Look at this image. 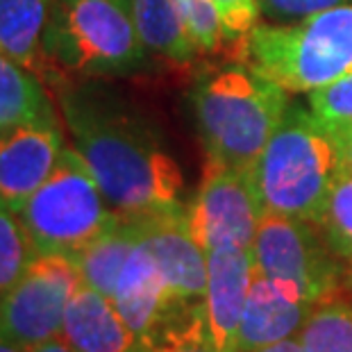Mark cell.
I'll use <instances>...</instances> for the list:
<instances>
[{"label":"cell","instance_id":"6da1fadb","mask_svg":"<svg viewBox=\"0 0 352 352\" xmlns=\"http://www.w3.org/2000/svg\"><path fill=\"white\" fill-rule=\"evenodd\" d=\"M59 107L76 153L123 219L182 209L184 177L144 118L91 87L64 82Z\"/></svg>","mask_w":352,"mask_h":352},{"label":"cell","instance_id":"7a4b0ae2","mask_svg":"<svg viewBox=\"0 0 352 352\" xmlns=\"http://www.w3.org/2000/svg\"><path fill=\"white\" fill-rule=\"evenodd\" d=\"M287 94L243 62L200 73L191 109L207 164L252 170L289 107Z\"/></svg>","mask_w":352,"mask_h":352},{"label":"cell","instance_id":"3957f363","mask_svg":"<svg viewBox=\"0 0 352 352\" xmlns=\"http://www.w3.org/2000/svg\"><path fill=\"white\" fill-rule=\"evenodd\" d=\"M250 173L264 214L318 226L329 193L346 170L332 127L311 109L289 102Z\"/></svg>","mask_w":352,"mask_h":352},{"label":"cell","instance_id":"277c9868","mask_svg":"<svg viewBox=\"0 0 352 352\" xmlns=\"http://www.w3.org/2000/svg\"><path fill=\"white\" fill-rule=\"evenodd\" d=\"M236 50L289 94L318 91L352 73V0L298 23H257Z\"/></svg>","mask_w":352,"mask_h":352},{"label":"cell","instance_id":"5b68a950","mask_svg":"<svg viewBox=\"0 0 352 352\" xmlns=\"http://www.w3.org/2000/svg\"><path fill=\"white\" fill-rule=\"evenodd\" d=\"M127 0H55L43 34L46 78H123L148 64Z\"/></svg>","mask_w":352,"mask_h":352},{"label":"cell","instance_id":"8992f818","mask_svg":"<svg viewBox=\"0 0 352 352\" xmlns=\"http://www.w3.org/2000/svg\"><path fill=\"white\" fill-rule=\"evenodd\" d=\"M19 219L36 254L73 257L114 226L118 214L76 148L66 146L57 168L19 209Z\"/></svg>","mask_w":352,"mask_h":352},{"label":"cell","instance_id":"52a82bcc","mask_svg":"<svg viewBox=\"0 0 352 352\" xmlns=\"http://www.w3.org/2000/svg\"><path fill=\"white\" fill-rule=\"evenodd\" d=\"M254 271L318 305L339 294L348 271L309 221L264 214L252 241Z\"/></svg>","mask_w":352,"mask_h":352},{"label":"cell","instance_id":"ba28073f","mask_svg":"<svg viewBox=\"0 0 352 352\" xmlns=\"http://www.w3.org/2000/svg\"><path fill=\"white\" fill-rule=\"evenodd\" d=\"M82 284L64 254H36L28 271L0 296V339L32 350L62 334L64 314Z\"/></svg>","mask_w":352,"mask_h":352},{"label":"cell","instance_id":"9c48e42d","mask_svg":"<svg viewBox=\"0 0 352 352\" xmlns=\"http://www.w3.org/2000/svg\"><path fill=\"white\" fill-rule=\"evenodd\" d=\"M264 216L250 170L207 164L196 196L186 205V226L205 252L252 248Z\"/></svg>","mask_w":352,"mask_h":352},{"label":"cell","instance_id":"30bf717a","mask_svg":"<svg viewBox=\"0 0 352 352\" xmlns=\"http://www.w3.org/2000/svg\"><path fill=\"white\" fill-rule=\"evenodd\" d=\"M66 151L59 125L28 123L0 132V205L19 214Z\"/></svg>","mask_w":352,"mask_h":352},{"label":"cell","instance_id":"8fae6325","mask_svg":"<svg viewBox=\"0 0 352 352\" xmlns=\"http://www.w3.org/2000/svg\"><path fill=\"white\" fill-rule=\"evenodd\" d=\"M132 221H137L139 239L155 257L170 294L184 302H202L207 287V252L186 226V205L175 212Z\"/></svg>","mask_w":352,"mask_h":352},{"label":"cell","instance_id":"7c38bea8","mask_svg":"<svg viewBox=\"0 0 352 352\" xmlns=\"http://www.w3.org/2000/svg\"><path fill=\"white\" fill-rule=\"evenodd\" d=\"M252 277V248H216L207 252L202 320L209 343L219 352H236L239 323L248 302Z\"/></svg>","mask_w":352,"mask_h":352},{"label":"cell","instance_id":"4fadbf2b","mask_svg":"<svg viewBox=\"0 0 352 352\" xmlns=\"http://www.w3.org/2000/svg\"><path fill=\"white\" fill-rule=\"evenodd\" d=\"M111 300L139 341L153 336L179 307L186 305L168 291L160 266L141 239L118 275Z\"/></svg>","mask_w":352,"mask_h":352},{"label":"cell","instance_id":"5bb4252c","mask_svg":"<svg viewBox=\"0 0 352 352\" xmlns=\"http://www.w3.org/2000/svg\"><path fill=\"white\" fill-rule=\"evenodd\" d=\"M311 309V302L254 271L248 302L239 323L236 352H259L273 343L294 339Z\"/></svg>","mask_w":352,"mask_h":352},{"label":"cell","instance_id":"9a60e30c","mask_svg":"<svg viewBox=\"0 0 352 352\" xmlns=\"http://www.w3.org/2000/svg\"><path fill=\"white\" fill-rule=\"evenodd\" d=\"M62 339L76 352H139V339L111 298L80 284L64 314Z\"/></svg>","mask_w":352,"mask_h":352},{"label":"cell","instance_id":"2e32d148","mask_svg":"<svg viewBox=\"0 0 352 352\" xmlns=\"http://www.w3.org/2000/svg\"><path fill=\"white\" fill-rule=\"evenodd\" d=\"M55 0H0V55L46 80L43 34Z\"/></svg>","mask_w":352,"mask_h":352},{"label":"cell","instance_id":"e0dca14e","mask_svg":"<svg viewBox=\"0 0 352 352\" xmlns=\"http://www.w3.org/2000/svg\"><path fill=\"white\" fill-rule=\"evenodd\" d=\"M132 16L148 52L168 64H191L200 48L184 25L177 0H130Z\"/></svg>","mask_w":352,"mask_h":352},{"label":"cell","instance_id":"ac0fdd59","mask_svg":"<svg viewBox=\"0 0 352 352\" xmlns=\"http://www.w3.org/2000/svg\"><path fill=\"white\" fill-rule=\"evenodd\" d=\"M28 123L59 125L55 104L34 71L0 55V132Z\"/></svg>","mask_w":352,"mask_h":352},{"label":"cell","instance_id":"d6986e66","mask_svg":"<svg viewBox=\"0 0 352 352\" xmlns=\"http://www.w3.org/2000/svg\"><path fill=\"white\" fill-rule=\"evenodd\" d=\"M137 243H139L137 221L118 216L114 226H109L98 239H94L89 245L78 250L71 259L87 287L100 291L107 298H114L118 275H121L125 261Z\"/></svg>","mask_w":352,"mask_h":352},{"label":"cell","instance_id":"ffe728a7","mask_svg":"<svg viewBox=\"0 0 352 352\" xmlns=\"http://www.w3.org/2000/svg\"><path fill=\"white\" fill-rule=\"evenodd\" d=\"M298 341L307 352H352V302L334 296L314 305Z\"/></svg>","mask_w":352,"mask_h":352},{"label":"cell","instance_id":"44dd1931","mask_svg":"<svg viewBox=\"0 0 352 352\" xmlns=\"http://www.w3.org/2000/svg\"><path fill=\"white\" fill-rule=\"evenodd\" d=\"M318 230L332 252L343 264L352 268V175L343 173L336 179L332 193L327 198L323 219Z\"/></svg>","mask_w":352,"mask_h":352},{"label":"cell","instance_id":"7402d4cb","mask_svg":"<svg viewBox=\"0 0 352 352\" xmlns=\"http://www.w3.org/2000/svg\"><path fill=\"white\" fill-rule=\"evenodd\" d=\"M36 257L19 214L0 205V296L21 280Z\"/></svg>","mask_w":352,"mask_h":352},{"label":"cell","instance_id":"603a6c76","mask_svg":"<svg viewBox=\"0 0 352 352\" xmlns=\"http://www.w3.org/2000/svg\"><path fill=\"white\" fill-rule=\"evenodd\" d=\"M177 7L200 52H214L223 46L226 32L212 0H177Z\"/></svg>","mask_w":352,"mask_h":352},{"label":"cell","instance_id":"cb8c5ba5","mask_svg":"<svg viewBox=\"0 0 352 352\" xmlns=\"http://www.w3.org/2000/svg\"><path fill=\"white\" fill-rule=\"evenodd\" d=\"M309 109L329 125L352 123V73L318 91L307 94Z\"/></svg>","mask_w":352,"mask_h":352},{"label":"cell","instance_id":"d4e9b609","mask_svg":"<svg viewBox=\"0 0 352 352\" xmlns=\"http://www.w3.org/2000/svg\"><path fill=\"white\" fill-rule=\"evenodd\" d=\"M343 3L350 0H259V16L268 23H298Z\"/></svg>","mask_w":352,"mask_h":352},{"label":"cell","instance_id":"484cf974","mask_svg":"<svg viewBox=\"0 0 352 352\" xmlns=\"http://www.w3.org/2000/svg\"><path fill=\"white\" fill-rule=\"evenodd\" d=\"M226 32V41L243 39L259 23V0H212Z\"/></svg>","mask_w":352,"mask_h":352},{"label":"cell","instance_id":"4316f807","mask_svg":"<svg viewBox=\"0 0 352 352\" xmlns=\"http://www.w3.org/2000/svg\"><path fill=\"white\" fill-rule=\"evenodd\" d=\"M139 352H219L207 339L205 323L168 332L151 341H139Z\"/></svg>","mask_w":352,"mask_h":352},{"label":"cell","instance_id":"83f0119b","mask_svg":"<svg viewBox=\"0 0 352 352\" xmlns=\"http://www.w3.org/2000/svg\"><path fill=\"white\" fill-rule=\"evenodd\" d=\"M329 127H332L334 139H336V144H339L343 170L352 175V123H339V125H329Z\"/></svg>","mask_w":352,"mask_h":352},{"label":"cell","instance_id":"f1b7e54d","mask_svg":"<svg viewBox=\"0 0 352 352\" xmlns=\"http://www.w3.org/2000/svg\"><path fill=\"white\" fill-rule=\"evenodd\" d=\"M259 352H307V350L302 348V343L298 341V336H294V339H284L280 343H273V346H268Z\"/></svg>","mask_w":352,"mask_h":352},{"label":"cell","instance_id":"f546056e","mask_svg":"<svg viewBox=\"0 0 352 352\" xmlns=\"http://www.w3.org/2000/svg\"><path fill=\"white\" fill-rule=\"evenodd\" d=\"M30 352H76V350H73L69 343L62 339V336H57V339H50L46 343H41V346L32 348Z\"/></svg>","mask_w":352,"mask_h":352},{"label":"cell","instance_id":"4dcf8cb0","mask_svg":"<svg viewBox=\"0 0 352 352\" xmlns=\"http://www.w3.org/2000/svg\"><path fill=\"white\" fill-rule=\"evenodd\" d=\"M0 352H30V350L23 346H16V343H12V341L0 339Z\"/></svg>","mask_w":352,"mask_h":352},{"label":"cell","instance_id":"1f68e13d","mask_svg":"<svg viewBox=\"0 0 352 352\" xmlns=\"http://www.w3.org/2000/svg\"><path fill=\"white\" fill-rule=\"evenodd\" d=\"M346 277H348V282H350V287H352V268L348 271V275H346Z\"/></svg>","mask_w":352,"mask_h":352},{"label":"cell","instance_id":"d6a6232c","mask_svg":"<svg viewBox=\"0 0 352 352\" xmlns=\"http://www.w3.org/2000/svg\"><path fill=\"white\" fill-rule=\"evenodd\" d=\"M127 3H130V0H127Z\"/></svg>","mask_w":352,"mask_h":352}]
</instances>
